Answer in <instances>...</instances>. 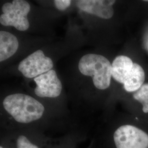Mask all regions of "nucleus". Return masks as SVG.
I'll list each match as a JSON object with an SVG mask.
<instances>
[{"label":"nucleus","instance_id":"4468645a","mask_svg":"<svg viewBox=\"0 0 148 148\" xmlns=\"http://www.w3.org/2000/svg\"><path fill=\"white\" fill-rule=\"evenodd\" d=\"M0 148H12L8 138L5 134H0Z\"/></svg>","mask_w":148,"mask_h":148},{"label":"nucleus","instance_id":"6e6552de","mask_svg":"<svg viewBox=\"0 0 148 148\" xmlns=\"http://www.w3.org/2000/svg\"><path fill=\"white\" fill-rule=\"evenodd\" d=\"M36 95L40 98H57L62 90V84L55 70H51L34 79Z\"/></svg>","mask_w":148,"mask_h":148},{"label":"nucleus","instance_id":"9b49d317","mask_svg":"<svg viewBox=\"0 0 148 148\" xmlns=\"http://www.w3.org/2000/svg\"><path fill=\"white\" fill-rule=\"evenodd\" d=\"M86 138V133L71 131L56 138L49 148H77L79 144L85 141Z\"/></svg>","mask_w":148,"mask_h":148},{"label":"nucleus","instance_id":"0eeeda50","mask_svg":"<svg viewBox=\"0 0 148 148\" xmlns=\"http://www.w3.org/2000/svg\"><path fill=\"white\" fill-rule=\"evenodd\" d=\"M53 62L45 56L42 51L37 50L23 59L18 66V70L27 78H33L52 70Z\"/></svg>","mask_w":148,"mask_h":148},{"label":"nucleus","instance_id":"7ed1b4c3","mask_svg":"<svg viewBox=\"0 0 148 148\" xmlns=\"http://www.w3.org/2000/svg\"><path fill=\"white\" fill-rule=\"evenodd\" d=\"M79 69L85 76H92L93 82L98 90L107 89L110 85L112 64L105 57L96 54H87L79 60Z\"/></svg>","mask_w":148,"mask_h":148},{"label":"nucleus","instance_id":"f257e3e1","mask_svg":"<svg viewBox=\"0 0 148 148\" xmlns=\"http://www.w3.org/2000/svg\"><path fill=\"white\" fill-rule=\"evenodd\" d=\"M2 107L11 123L1 130L34 128L45 131L40 123L45 116L46 108L37 99L23 93H14L3 99Z\"/></svg>","mask_w":148,"mask_h":148},{"label":"nucleus","instance_id":"39448f33","mask_svg":"<svg viewBox=\"0 0 148 148\" xmlns=\"http://www.w3.org/2000/svg\"><path fill=\"white\" fill-rule=\"evenodd\" d=\"M30 10L29 3L24 0H14L7 2L2 7L0 23L7 27H14L21 32L26 31L30 27L27 16Z\"/></svg>","mask_w":148,"mask_h":148},{"label":"nucleus","instance_id":"423d86ee","mask_svg":"<svg viewBox=\"0 0 148 148\" xmlns=\"http://www.w3.org/2000/svg\"><path fill=\"white\" fill-rule=\"evenodd\" d=\"M115 148H148V134L130 125L117 128L112 134Z\"/></svg>","mask_w":148,"mask_h":148},{"label":"nucleus","instance_id":"f03ea898","mask_svg":"<svg viewBox=\"0 0 148 148\" xmlns=\"http://www.w3.org/2000/svg\"><path fill=\"white\" fill-rule=\"evenodd\" d=\"M112 77L122 84L127 92H132L138 90L143 85L145 73L142 67L133 63L131 59L119 56L112 63Z\"/></svg>","mask_w":148,"mask_h":148},{"label":"nucleus","instance_id":"1a4fd4ad","mask_svg":"<svg viewBox=\"0 0 148 148\" xmlns=\"http://www.w3.org/2000/svg\"><path fill=\"white\" fill-rule=\"evenodd\" d=\"M113 0H79L76 2L80 10L88 13L108 19L114 15Z\"/></svg>","mask_w":148,"mask_h":148},{"label":"nucleus","instance_id":"20e7f679","mask_svg":"<svg viewBox=\"0 0 148 148\" xmlns=\"http://www.w3.org/2000/svg\"><path fill=\"white\" fill-rule=\"evenodd\" d=\"M1 133L8 138L12 148H49L56 139L42 130L34 128L1 130Z\"/></svg>","mask_w":148,"mask_h":148},{"label":"nucleus","instance_id":"ddd939ff","mask_svg":"<svg viewBox=\"0 0 148 148\" xmlns=\"http://www.w3.org/2000/svg\"><path fill=\"white\" fill-rule=\"evenodd\" d=\"M56 7L60 11H64L71 5L70 0H56L54 1Z\"/></svg>","mask_w":148,"mask_h":148},{"label":"nucleus","instance_id":"2eb2a0df","mask_svg":"<svg viewBox=\"0 0 148 148\" xmlns=\"http://www.w3.org/2000/svg\"><path fill=\"white\" fill-rule=\"evenodd\" d=\"M86 148H95V143L93 141H92L89 145Z\"/></svg>","mask_w":148,"mask_h":148},{"label":"nucleus","instance_id":"f8f14e48","mask_svg":"<svg viewBox=\"0 0 148 148\" xmlns=\"http://www.w3.org/2000/svg\"><path fill=\"white\" fill-rule=\"evenodd\" d=\"M135 100L140 102L143 106V111L148 113V84H144L133 94Z\"/></svg>","mask_w":148,"mask_h":148},{"label":"nucleus","instance_id":"9d476101","mask_svg":"<svg viewBox=\"0 0 148 148\" xmlns=\"http://www.w3.org/2000/svg\"><path fill=\"white\" fill-rule=\"evenodd\" d=\"M19 47L17 38L10 32H0V61L10 58L16 53Z\"/></svg>","mask_w":148,"mask_h":148}]
</instances>
